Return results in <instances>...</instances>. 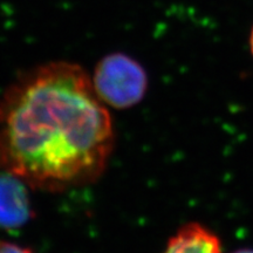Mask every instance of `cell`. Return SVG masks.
Masks as SVG:
<instances>
[{
    "mask_svg": "<svg viewBox=\"0 0 253 253\" xmlns=\"http://www.w3.org/2000/svg\"><path fill=\"white\" fill-rule=\"evenodd\" d=\"M114 142L107 106L75 63L31 69L0 97V168L33 189L60 192L96 182Z\"/></svg>",
    "mask_w": 253,
    "mask_h": 253,
    "instance_id": "cell-1",
    "label": "cell"
},
{
    "mask_svg": "<svg viewBox=\"0 0 253 253\" xmlns=\"http://www.w3.org/2000/svg\"><path fill=\"white\" fill-rule=\"evenodd\" d=\"M91 84L106 106L128 109L143 100L148 77L136 60L119 53L100 60L95 67Z\"/></svg>",
    "mask_w": 253,
    "mask_h": 253,
    "instance_id": "cell-2",
    "label": "cell"
},
{
    "mask_svg": "<svg viewBox=\"0 0 253 253\" xmlns=\"http://www.w3.org/2000/svg\"><path fill=\"white\" fill-rule=\"evenodd\" d=\"M27 186L14 173L0 171V229H19L33 217Z\"/></svg>",
    "mask_w": 253,
    "mask_h": 253,
    "instance_id": "cell-3",
    "label": "cell"
},
{
    "mask_svg": "<svg viewBox=\"0 0 253 253\" xmlns=\"http://www.w3.org/2000/svg\"><path fill=\"white\" fill-rule=\"evenodd\" d=\"M163 253H221L220 240L198 223L183 225L168 242Z\"/></svg>",
    "mask_w": 253,
    "mask_h": 253,
    "instance_id": "cell-4",
    "label": "cell"
},
{
    "mask_svg": "<svg viewBox=\"0 0 253 253\" xmlns=\"http://www.w3.org/2000/svg\"><path fill=\"white\" fill-rule=\"evenodd\" d=\"M0 253H33L30 249L24 248L15 243L0 240Z\"/></svg>",
    "mask_w": 253,
    "mask_h": 253,
    "instance_id": "cell-5",
    "label": "cell"
},
{
    "mask_svg": "<svg viewBox=\"0 0 253 253\" xmlns=\"http://www.w3.org/2000/svg\"><path fill=\"white\" fill-rule=\"evenodd\" d=\"M250 49H251V53L253 55V27L251 30V33H250Z\"/></svg>",
    "mask_w": 253,
    "mask_h": 253,
    "instance_id": "cell-6",
    "label": "cell"
},
{
    "mask_svg": "<svg viewBox=\"0 0 253 253\" xmlns=\"http://www.w3.org/2000/svg\"><path fill=\"white\" fill-rule=\"evenodd\" d=\"M232 253H253V250L250 249H243V250H238V251H235Z\"/></svg>",
    "mask_w": 253,
    "mask_h": 253,
    "instance_id": "cell-7",
    "label": "cell"
}]
</instances>
